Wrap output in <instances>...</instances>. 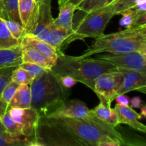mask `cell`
I'll list each match as a JSON object with an SVG mask.
<instances>
[{"label":"cell","mask_w":146,"mask_h":146,"mask_svg":"<svg viewBox=\"0 0 146 146\" xmlns=\"http://www.w3.org/2000/svg\"><path fill=\"white\" fill-rule=\"evenodd\" d=\"M4 21L8 29L9 30L11 35L15 38L21 41V38L26 34V31L24 27L21 24L15 22V21H10V20H4Z\"/></svg>","instance_id":"27"},{"label":"cell","mask_w":146,"mask_h":146,"mask_svg":"<svg viewBox=\"0 0 146 146\" xmlns=\"http://www.w3.org/2000/svg\"><path fill=\"white\" fill-rule=\"evenodd\" d=\"M65 1H66V0H61V1L58 3V4H59V7H60V6L62 5V4H64V2H65Z\"/></svg>","instance_id":"41"},{"label":"cell","mask_w":146,"mask_h":146,"mask_svg":"<svg viewBox=\"0 0 146 146\" xmlns=\"http://www.w3.org/2000/svg\"><path fill=\"white\" fill-rule=\"evenodd\" d=\"M1 121L4 126L5 127L7 133L16 135H23L22 127L20 124H19L11 118L8 111L1 118Z\"/></svg>","instance_id":"24"},{"label":"cell","mask_w":146,"mask_h":146,"mask_svg":"<svg viewBox=\"0 0 146 146\" xmlns=\"http://www.w3.org/2000/svg\"><path fill=\"white\" fill-rule=\"evenodd\" d=\"M4 132H7V130H6L5 127L4 126V125L1 123V120H0V133H4Z\"/></svg>","instance_id":"40"},{"label":"cell","mask_w":146,"mask_h":146,"mask_svg":"<svg viewBox=\"0 0 146 146\" xmlns=\"http://www.w3.org/2000/svg\"><path fill=\"white\" fill-rule=\"evenodd\" d=\"M118 71L122 75L123 82L117 96L133 91H139L145 94L146 73L119 68H118Z\"/></svg>","instance_id":"9"},{"label":"cell","mask_w":146,"mask_h":146,"mask_svg":"<svg viewBox=\"0 0 146 146\" xmlns=\"http://www.w3.org/2000/svg\"><path fill=\"white\" fill-rule=\"evenodd\" d=\"M114 109L118 115L120 124H126L135 131L145 133L146 126L139 121V119H141L142 116L133 110L132 107L130 106H124L116 104Z\"/></svg>","instance_id":"12"},{"label":"cell","mask_w":146,"mask_h":146,"mask_svg":"<svg viewBox=\"0 0 146 146\" xmlns=\"http://www.w3.org/2000/svg\"><path fill=\"white\" fill-rule=\"evenodd\" d=\"M122 82L123 76L118 71L104 73L96 80L94 92L99 98L100 102L111 107Z\"/></svg>","instance_id":"6"},{"label":"cell","mask_w":146,"mask_h":146,"mask_svg":"<svg viewBox=\"0 0 146 146\" xmlns=\"http://www.w3.org/2000/svg\"><path fill=\"white\" fill-rule=\"evenodd\" d=\"M54 19L51 14V0H42L38 4V11L33 27L27 34L36 36L54 24Z\"/></svg>","instance_id":"11"},{"label":"cell","mask_w":146,"mask_h":146,"mask_svg":"<svg viewBox=\"0 0 146 146\" xmlns=\"http://www.w3.org/2000/svg\"><path fill=\"white\" fill-rule=\"evenodd\" d=\"M138 14H141V13H137L133 8L123 11L121 14L122 15V18L120 20V25L124 27L125 29L130 28L132 25L134 18Z\"/></svg>","instance_id":"31"},{"label":"cell","mask_w":146,"mask_h":146,"mask_svg":"<svg viewBox=\"0 0 146 146\" xmlns=\"http://www.w3.org/2000/svg\"><path fill=\"white\" fill-rule=\"evenodd\" d=\"M0 1H1V2H2V0H0Z\"/></svg>","instance_id":"45"},{"label":"cell","mask_w":146,"mask_h":146,"mask_svg":"<svg viewBox=\"0 0 146 146\" xmlns=\"http://www.w3.org/2000/svg\"><path fill=\"white\" fill-rule=\"evenodd\" d=\"M114 100H115L116 104L118 105L124 106H130V98L125 94H120L116 96Z\"/></svg>","instance_id":"34"},{"label":"cell","mask_w":146,"mask_h":146,"mask_svg":"<svg viewBox=\"0 0 146 146\" xmlns=\"http://www.w3.org/2000/svg\"><path fill=\"white\" fill-rule=\"evenodd\" d=\"M60 1H61V0H58V3H59Z\"/></svg>","instance_id":"44"},{"label":"cell","mask_w":146,"mask_h":146,"mask_svg":"<svg viewBox=\"0 0 146 146\" xmlns=\"http://www.w3.org/2000/svg\"><path fill=\"white\" fill-rule=\"evenodd\" d=\"M115 1V0H113V1ZM113 1H112V2H113Z\"/></svg>","instance_id":"46"},{"label":"cell","mask_w":146,"mask_h":146,"mask_svg":"<svg viewBox=\"0 0 146 146\" xmlns=\"http://www.w3.org/2000/svg\"><path fill=\"white\" fill-rule=\"evenodd\" d=\"M35 1H36V2L37 3V4H38V3L41 2V1H42V0H35Z\"/></svg>","instance_id":"42"},{"label":"cell","mask_w":146,"mask_h":146,"mask_svg":"<svg viewBox=\"0 0 146 146\" xmlns=\"http://www.w3.org/2000/svg\"><path fill=\"white\" fill-rule=\"evenodd\" d=\"M2 4L7 20L21 24L19 14V0H2Z\"/></svg>","instance_id":"23"},{"label":"cell","mask_w":146,"mask_h":146,"mask_svg":"<svg viewBox=\"0 0 146 146\" xmlns=\"http://www.w3.org/2000/svg\"><path fill=\"white\" fill-rule=\"evenodd\" d=\"M146 27V13H141L135 16L130 28L138 29Z\"/></svg>","instance_id":"32"},{"label":"cell","mask_w":146,"mask_h":146,"mask_svg":"<svg viewBox=\"0 0 146 146\" xmlns=\"http://www.w3.org/2000/svg\"><path fill=\"white\" fill-rule=\"evenodd\" d=\"M113 1V0H109V1H108V4H110V3H111V2H112Z\"/></svg>","instance_id":"43"},{"label":"cell","mask_w":146,"mask_h":146,"mask_svg":"<svg viewBox=\"0 0 146 146\" xmlns=\"http://www.w3.org/2000/svg\"><path fill=\"white\" fill-rule=\"evenodd\" d=\"M19 46V40L11 35L4 19L0 18V49H12Z\"/></svg>","instance_id":"20"},{"label":"cell","mask_w":146,"mask_h":146,"mask_svg":"<svg viewBox=\"0 0 146 146\" xmlns=\"http://www.w3.org/2000/svg\"><path fill=\"white\" fill-rule=\"evenodd\" d=\"M19 86V84H17L15 81L11 80V81L7 84V86L4 88V89L3 90L1 95V99H2L4 102L7 103V104H9V103L10 102L11 99L12 98L13 96L14 95V94H15L16 91H17V89H18Z\"/></svg>","instance_id":"30"},{"label":"cell","mask_w":146,"mask_h":146,"mask_svg":"<svg viewBox=\"0 0 146 146\" xmlns=\"http://www.w3.org/2000/svg\"><path fill=\"white\" fill-rule=\"evenodd\" d=\"M76 10V6L69 2H66L63 5L60 6L59 14H58V17L54 19V26L56 28L66 31L68 34L76 35L74 33V24H73V19H74V14Z\"/></svg>","instance_id":"13"},{"label":"cell","mask_w":146,"mask_h":146,"mask_svg":"<svg viewBox=\"0 0 146 146\" xmlns=\"http://www.w3.org/2000/svg\"><path fill=\"white\" fill-rule=\"evenodd\" d=\"M96 58L107 61L117 68L146 73V54L140 51L98 55Z\"/></svg>","instance_id":"7"},{"label":"cell","mask_w":146,"mask_h":146,"mask_svg":"<svg viewBox=\"0 0 146 146\" xmlns=\"http://www.w3.org/2000/svg\"><path fill=\"white\" fill-rule=\"evenodd\" d=\"M92 112L98 119L114 128L120 124L115 110L111 108V107L104 105L101 102L92 109Z\"/></svg>","instance_id":"18"},{"label":"cell","mask_w":146,"mask_h":146,"mask_svg":"<svg viewBox=\"0 0 146 146\" xmlns=\"http://www.w3.org/2000/svg\"><path fill=\"white\" fill-rule=\"evenodd\" d=\"M29 86L31 107L37 111L39 116L52 114L69 96V89L61 84L59 76L51 70L34 78Z\"/></svg>","instance_id":"3"},{"label":"cell","mask_w":146,"mask_h":146,"mask_svg":"<svg viewBox=\"0 0 146 146\" xmlns=\"http://www.w3.org/2000/svg\"><path fill=\"white\" fill-rule=\"evenodd\" d=\"M9 110V106L8 104L7 103L4 102L1 98H0V120L2 118L3 115L5 114V113L7 112Z\"/></svg>","instance_id":"36"},{"label":"cell","mask_w":146,"mask_h":146,"mask_svg":"<svg viewBox=\"0 0 146 146\" xmlns=\"http://www.w3.org/2000/svg\"><path fill=\"white\" fill-rule=\"evenodd\" d=\"M17 67V66H9L0 68V98H1L3 90L11 81L12 73Z\"/></svg>","instance_id":"28"},{"label":"cell","mask_w":146,"mask_h":146,"mask_svg":"<svg viewBox=\"0 0 146 146\" xmlns=\"http://www.w3.org/2000/svg\"><path fill=\"white\" fill-rule=\"evenodd\" d=\"M51 71L58 76H69L94 91L96 80L101 74L117 71L118 68L98 58L72 56L63 52L58 55Z\"/></svg>","instance_id":"2"},{"label":"cell","mask_w":146,"mask_h":146,"mask_svg":"<svg viewBox=\"0 0 146 146\" xmlns=\"http://www.w3.org/2000/svg\"><path fill=\"white\" fill-rule=\"evenodd\" d=\"M53 113L59 114L70 118H78L81 120L98 119L87 107L86 104L80 100L75 99L66 101Z\"/></svg>","instance_id":"10"},{"label":"cell","mask_w":146,"mask_h":146,"mask_svg":"<svg viewBox=\"0 0 146 146\" xmlns=\"http://www.w3.org/2000/svg\"><path fill=\"white\" fill-rule=\"evenodd\" d=\"M132 51L146 54V27L128 28L113 34H104L96 38L95 42L80 56L86 58L101 53L123 54Z\"/></svg>","instance_id":"4"},{"label":"cell","mask_w":146,"mask_h":146,"mask_svg":"<svg viewBox=\"0 0 146 146\" xmlns=\"http://www.w3.org/2000/svg\"><path fill=\"white\" fill-rule=\"evenodd\" d=\"M114 16L115 14L105 7L86 13L79 23L74 27V33L81 40L101 36Z\"/></svg>","instance_id":"5"},{"label":"cell","mask_w":146,"mask_h":146,"mask_svg":"<svg viewBox=\"0 0 146 146\" xmlns=\"http://www.w3.org/2000/svg\"><path fill=\"white\" fill-rule=\"evenodd\" d=\"M27 46L34 47L37 50L41 51L53 64V66L56 64V61L58 58V53L50 44L36 38V37L32 36L25 34V36L20 41V47Z\"/></svg>","instance_id":"15"},{"label":"cell","mask_w":146,"mask_h":146,"mask_svg":"<svg viewBox=\"0 0 146 146\" xmlns=\"http://www.w3.org/2000/svg\"><path fill=\"white\" fill-rule=\"evenodd\" d=\"M59 78L61 84L68 89H70L73 86H74L77 83L75 79H74L72 77L69 76H59Z\"/></svg>","instance_id":"33"},{"label":"cell","mask_w":146,"mask_h":146,"mask_svg":"<svg viewBox=\"0 0 146 146\" xmlns=\"http://www.w3.org/2000/svg\"><path fill=\"white\" fill-rule=\"evenodd\" d=\"M125 138L100 119L81 120L56 113L39 116L32 146H121Z\"/></svg>","instance_id":"1"},{"label":"cell","mask_w":146,"mask_h":146,"mask_svg":"<svg viewBox=\"0 0 146 146\" xmlns=\"http://www.w3.org/2000/svg\"><path fill=\"white\" fill-rule=\"evenodd\" d=\"M141 115L142 118H145L146 117V106L145 105L142 106L141 107Z\"/></svg>","instance_id":"39"},{"label":"cell","mask_w":146,"mask_h":146,"mask_svg":"<svg viewBox=\"0 0 146 146\" xmlns=\"http://www.w3.org/2000/svg\"><path fill=\"white\" fill-rule=\"evenodd\" d=\"M19 66L27 71L32 76L33 78L40 76L48 70L46 69V68H43L40 66L36 65L34 64H30V63H21Z\"/></svg>","instance_id":"29"},{"label":"cell","mask_w":146,"mask_h":146,"mask_svg":"<svg viewBox=\"0 0 146 146\" xmlns=\"http://www.w3.org/2000/svg\"><path fill=\"white\" fill-rule=\"evenodd\" d=\"M0 146H32V142L23 135L4 132L0 133Z\"/></svg>","instance_id":"21"},{"label":"cell","mask_w":146,"mask_h":146,"mask_svg":"<svg viewBox=\"0 0 146 146\" xmlns=\"http://www.w3.org/2000/svg\"><path fill=\"white\" fill-rule=\"evenodd\" d=\"M21 63L20 46L12 49H0V68L9 66H19Z\"/></svg>","instance_id":"19"},{"label":"cell","mask_w":146,"mask_h":146,"mask_svg":"<svg viewBox=\"0 0 146 146\" xmlns=\"http://www.w3.org/2000/svg\"><path fill=\"white\" fill-rule=\"evenodd\" d=\"M11 80L19 85H23V84L30 85L34 78L27 71L21 68V67L17 66L13 71Z\"/></svg>","instance_id":"26"},{"label":"cell","mask_w":146,"mask_h":146,"mask_svg":"<svg viewBox=\"0 0 146 146\" xmlns=\"http://www.w3.org/2000/svg\"><path fill=\"white\" fill-rule=\"evenodd\" d=\"M8 112L14 121L21 125L23 129V135L32 142L34 131L37 125L39 115L33 108H9Z\"/></svg>","instance_id":"8"},{"label":"cell","mask_w":146,"mask_h":146,"mask_svg":"<svg viewBox=\"0 0 146 146\" xmlns=\"http://www.w3.org/2000/svg\"><path fill=\"white\" fill-rule=\"evenodd\" d=\"M38 11V4L35 0H19V14L21 24L26 34L33 27Z\"/></svg>","instance_id":"14"},{"label":"cell","mask_w":146,"mask_h":146,"mask_svg":"<svg viewBox=\"0 0 146 146\" xmlns=\"http://www.w3.org/2000/svg\"><path fill=\"white\" fill-rule=\"evenodd\" d=\"M21 55L22 63L34 64L48 70L53 67L49 60L34 47H21Z\"/></svg>","instance_id":"16"},{"label":"cell","mask_w":146,"mask_h":146,"mask_svg":"<svg viewBox=\"0 0 146 146\" xmlns=\"http://www.w3.org/2000/svg\"><path fill=\"white\" fill-rule=\"evenodd\" d=\"M83 1H84V0H66L65 2H64V4L66 2H69V3H71V4H74V5L76 6V7L77 6H78V4H79L80 3Z\"/></svg>","instance_id":"38"},{"label":"cell","mask_w":146,"mask_h":146,"mask_svg":"<svg viewBox=\"0 0 146 146\" xmlns=\"http://www.w3.org/2000/svg\"><path fill=\"white\" fill-rule=\"evenodd\" d=\"M141 1L143 0H115L104 7L112 11L115 15H117L133 8Z\"/></svg>","instance_id":"22"},{"label":"cell","mask_w":146,"mask_h":146,"mask_svg":"<svg viewBox=\"0 0 146 146\" xmlns=\"http://www.w3.org/2000/svg\"><path fill=\"white\" fill-rule=\"evenodd\" d=\"M130 105H131L132 108H141V107L143 105L142 99L138 96L133 97L131 99L130 98Z\"/></svg>","instance_id":"35"},{"label":"cell","mask_w":146,"mask_h":146,"mask_svg":"<svg viewBox=\"0 0 146 146\" xmlns=\"http://www.w3.org/2000/svg\"><path fill=\"white\" fill-rule=\"evenodd\" d=\"M0 18L3 19L4 20H7L5 13H4V7H3V4L1 1H0Z\"/></svg>","instance_id":"37"},{"label":"cell","mask_w":146,"mask_h":146,"mask_svg":"<svg viewBox=\"0 0 146 146\" xmlns=\"http://www.w3.org/2000/svg\"><path fill=\"white\" fill-rule=\"evenodd\" d=\"M109 0H84L76 7V10L83 11L85 14L104 7Z\"/></svg>","instance_id":"25"},{"label":"cell","mask_w":146,"mask_h":146,"mask_svg":"<svg viewBox=\"0 0 146 146\" xmlns=\"http://www.w3.org/2000/svg\"><path fill=\"white\" fill-rule=\"evenodd\" d=\"M31 106V94L30 86L20 85L9 103V108H29Z\"/></svg>","instance_id":"17"}]
</instances>
